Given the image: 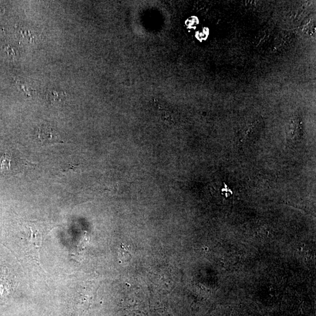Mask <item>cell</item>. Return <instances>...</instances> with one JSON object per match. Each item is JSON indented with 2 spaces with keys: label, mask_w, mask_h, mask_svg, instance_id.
Wrapping results in <instances>:
<instances>
[{
  "label": "cell",
  "mask_w": 316,
  "mask_h": 316,
  "mask_svg": "<svg viewBox=\"0 0 316 316\" xmlns=\"http://www.w3.org/2000/svg\"><path fill=\"white\" fill-rule=\"evenodd\" d=\"M46 95L47 101L49 104L53 105L63 103L66 98L65 92L56 89H50L47 91Z\"/></svg>",
  "instance_id": "3"
},
{
  "label": "cell",
  "mask_w": 316,
  "mask_h": 316,
  "mask_svg": "<svg viewBox=\"0 0 316 316\" xmlns=\"http://www.w3.org/2000/svg\"><path fill=\"white\" fill-rule=\"evenodd\" d=\"M16 286L15 276L7 268L0 267V301L7 299Z\"/></svg>",
  "instance_id": "1"
},
{
  "label": "cell",
  "mask_w": 316,
  "mask_h": 316,
  "mask_svg": "<svg viewBox=\"0 0 316 316\" xmlns=\"http://www.w3.org/2000/svg\"><path fill=\"white\" fill-rule=\"evenodd\" d=\"M38 139L41 145L49 146L63 143L58 133L49 126L43 124L39 128L37 134Z\"/></svg>",
  "instance_id": "2"
},
{
  "label": "cell",
  "mask_w": 316,
  "mask_h": 316,
  "mask_svg": "<svg viewBox=\"0 0 316 316\" xmlns=\"http://www.w3.org/2000/svg\"><path fill=\"white\" fill-rule=\"evenodd\" d=\"M11 155L9 153H5L0 158V171L4 173L11 169Z\"/></svg>",
  "instance_id": "4"
},
{
  "label": "cell",
  "mask_w": 316,
  "mask_h": 316,
  "mask_svg": "<svg viewBox=\"0 0 316 316\" xmlns=\"http://www.w3.org/2000/svg\"><path fill=\"white\" fill-rule=\"evenodd\" d=\"M4 50L7 53L8 56L13 57L15 56V50L10 46H6L4 48Z\"/></svg>",
  "instance_id": "5"
}]
</instances>
